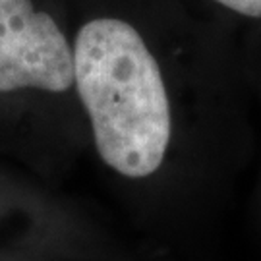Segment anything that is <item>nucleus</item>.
I'll return each instance as SVG.
<instances>
[{
    "label": "nucleus",
    "mask_w": 261,
    "mask_h": 261,
    "mask_svg": "<svg viewBox=\"0 0 261 261\" xmlns=\"http://www.w3.org/2000/svg\"><path fill=\"white\" fill-rule=\"evenodd\" d=\"M74 74L101 159L128 178L153 174L172 118L163 74L140 33L116 18L87 21L75 37Z\"/></svg>",
    "instance_id": "f257e3e1"
},
{
    "label": "nucleus",
    "mask_w": 261,
    "mask_h": 261,
    "mask_svg": "<svg viewBox=\"0 0 261 261\" xmlns=\"http://www.w3.org/2000/svg\"><path fill=\"white\" fill-rule=\"evenodd\" d=\"M74 80V48L55 19L31 0H0V93H62Z\"/></svg>",
    "instance_id": "f03ea898"
},
{
    "label": "nucleus",
    "mask_w": 261,
    "mask_h": 261,
    "mask_svg": "<svg viewBox=\"0 0 261 261\" xmlns=\"http://www.w3.org/2000/svg\"><path fill=\"white\" fill-rule=\"evenodd\" d=\"M217 2L240 16L261 18V0H217Z\"/></svg>",
    "instance_id": "7ed1b4c3"
}]
</instances>
